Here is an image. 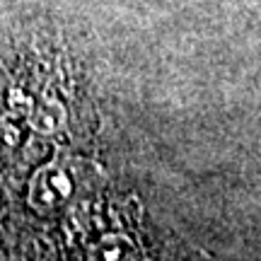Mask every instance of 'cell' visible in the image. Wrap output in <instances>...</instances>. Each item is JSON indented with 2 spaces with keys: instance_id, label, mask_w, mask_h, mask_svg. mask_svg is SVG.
Wrapping results in <instances>:
<instances>
[{
  "instance_id": "cell-1",
  "label": "cell",
  "mask_w": 261,
  "mask_h": 261,
  "mask_svg": "<svg viewBox=\"0 0 261 261\" xmlns=\"http://www.w3.org/2000/svg\"><path fill=\"white\" fill-rule=\"evenodd\" d=\"M73 191H75V179L70 174V169L56 162L51 167L41 169L34 177V184H32V191H29V201H32V205L37 211L51 213V211L63 208L70 201Z\"/></svg>"
}]
</instances>
